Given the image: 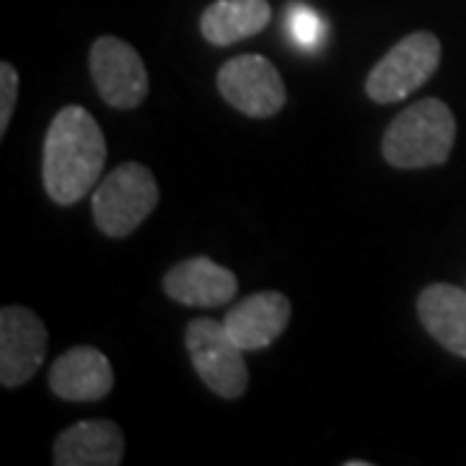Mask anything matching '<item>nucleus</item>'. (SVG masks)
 Masks as SVG:
<instances>
[{"instance_id":"ddd939ff","label":"nucleus","mask_w":466,"mask_h":466,"mask_svg":"<svg viewBox=\"0 0 466 466\" xmlns=\"http://www.w3.org/2000/svg\"><path fill=\"white\" fill-rule=\"evenodd\" d=\"M417 314L441 348L466 358V290L449 283L428 285L417 299Z\"/></svg>"},{"instance_id":"f03ea898","label":"nucleus","mask_w":466,"mask_h":466,"mask_svg":"<svg viewBox=\"0 0 466 466\" xmlns=\"http://www.w3.org/2000/svg\"><path fill=\"white\" fill-rule=\"evenodd\" d=\"M456 140V119L443 101L422 99L394 116L383 135V158L394 168L446 164Z\"/></svg>"},{"instance_id":"dca6fc26","label":"nucleus","mask_w":466,"mask_h":466,"mask_svg":"<svg viewBox=\"0 0 466 466\" xmlns=\"http://www.w3.org/2000/svg\"><path fill=\"white\" fill-rule=\"evenodd\" d=\"M18 96V73L11 63L0 66V135H5Z\"/></svg>"},{"instance_id":"0eeeda50","label":"nucleus","mask_w":466,"mask_h":466,"mask_svg":"<svg viewBox=\"0 0 466 466\" xmlns=\"http://www.w3.org/2000/svg\"><path fill=\"white\" fill-rule=\"evenodd\" d=\"M91 76L101 99L115 109H135L148 96L143 57L119 36H99L91 47Z\"/></svg>"},{"instance_id":"f257e3e1","label":"nucleus","mask_w":466,"mask_h":466,"mask_svg":"<svg viewBox=\"0 0 466 466\" xmlns=\"http://www.w3.org/2000/svg\"><path fill=\"white\" fill-rule=\"evenodd\" d=\"M106 161V140L84 106H66L45 137V189L57 205H73L96 184Z\"/></svg>"},{"instance_id":"423d86ee","label":"nucleus","mask_w":466,"mask_h":466,"mask_svg":"<svg viewBox=\"0 0 466 466\" xmlns=\"http://www.w3.org/2000/svg\"><path fill=\"white\" fill-rule=\"evenodd\" d=\"M218 91L233 109L257 119L278 115L285 106L283 78L262 55H241L228 60L218 73Z\"/></svg>"},{"instance_id":"6e6552de","label":"nucleus","mask_w":466,"mask_h":466,"mask_svg":"<svg viewBox=\"0 0 466 466\" xmlns=\"http://www.w3.org/2000/svg\"><path fill=\"white\" fill-rule=\"evenodd\" d=\"M47 355V327L24 306L0 311V383L16 389L32 379Z\"/></svg>"},{"instance_id":"9b49d317","label":"nucleus","mask_w":466,"mask_h":466,"mask_svg":"<svg viewBox=\"0 0 466 466\" xmlns=\"http://www.w3.org/2000/svg\"><path fill=\"white\" fill-rule=\"evenodd\" d=\"M125 453V435L109 420H84L57 435L55 466H116Z\"/></svg>"},{"instance_id":"20e7f679","label":"nucleus","mask_w":466,"mask_h":466,"mask_svg":"<svg viewBox=\"0 0 466 466\" xmlns=\"http://www.w3.org/2000/svg\"><path fill=\"white\" fill-rule=\"evenodd\" d=\"M187 352L202 383L223 400L244 397L249 386V370L244 350L236 345L228 329L216 319H195L187 327Z\"/></svg>"},{"instance_id":"f3484780","label":"nucleus","mask_w":466,"mask_h":466,"mask_svg":"<svg viewBox=\"0 0 466 466\" xmlns=\"http://www.w3.org/2000/svg\"><path fill=\"white\" fill-rule=\"evenodd\" d=\"M345 466H368V461H348Z\"/></svg>"},{"instance_id":"2eb2a0df","label":"nucleus","mask_w":466,"mask_h":466,"mask_svg":"<svg viewBox=\"0 0 466 466\" xmlns=\"http://www.w3.org/2000/svg\"><path fill=\"white\" fill-rule=\"evenodd\" d=\"M288 26H290V34L296 36V42L303 45V47H317L324 36V24L321 18L306 8V5H293L290 8V16H288Z\"/></svg>"},{"instance_id":"1a4fd4ad","label":"nucleus","mask_w":466,"mask_h":466,"mask_svg":"<svg viewBox=\"0 0 466 466\" xmlns=\"http://www.w3.org/2000/svg\"><path fill=\"white\" fill-rule=\"evenodd\" d=\"M52 394L66 401H99L115 386L109 358L96 348H73L63 352L50 368Z\"/></svg>"},{"instance_id":"4468645a","label":"nucleus","mask_w":466,"mask_h":466,"mask_svg":"<svg viewBox=\"0 0 466 466\" xmlns=\"http://www.w3.org/2000/svg\"><path fill=\"white\" fill-rule=\"evenodd\" d=\"M269 18L272 8L267 0H216L205 8L200 29L210 45L228 47L262 32Z\"/></svg>"},{"instance_id":"7ed1b4c3","label":"nucleus","mask_w":466,"mask_h":466,"mask_svg":"<svg viewBox=\"0 0 466 466\" xmlns=\"http://www.w3.org/2000/svg\"><path fill=\"white\" fill-rule=\"evenodd\" d=\"M158 184L143 164L116 167L94 192V220L101 233L112 238H125L156 210Z\"/></svg>"},{"instance_id":"f8f14e48","label":"nucleus","mask_w":466,"mask_h":466,"mask_svg":"<svg viewBox=\"0 0 466 466\" xmlns=\"http://www.w3.org/2000/svg\"><path fill=\"white\" fill-rule=\"evenodd\" d=\"M164 290L171 300L184 306H223L236 296L238 283L231 269L208 257H195L171 267L164 278Z\"/></svg>"},{"instance_id":"39448f33","label":"nucleus","mask_w":466,"mask_h":466,"mask_svg":"<svg viewBox=\"0 0 466 466\" xmlns=\"http://www.w3.org/2000/svg\"><path fill=\"white\" fill-rule=\"evenodd\" d=\"M441 63V42L431 32H415L397 42L368 73L366 94L376 104H394L425 84Z\"/></svg>"},{"instance_id":"9d476101","label":"nucleus","mask_w":466,"mask_h":466,"mask_svg":"<svg viewBox=\"0 0 466 466\" xmlns=\"http://www.w3.org/2000/svg\"><path fill=\"white\" fill-rule=\"evenodd\" d=\"M290 300L283 293L265 290L244 299L238 306L223 319V327L228 329L236 345L249 352V350L269 348L280 334L285 332L290 321Z\"/></svg>"}]
</instances>
